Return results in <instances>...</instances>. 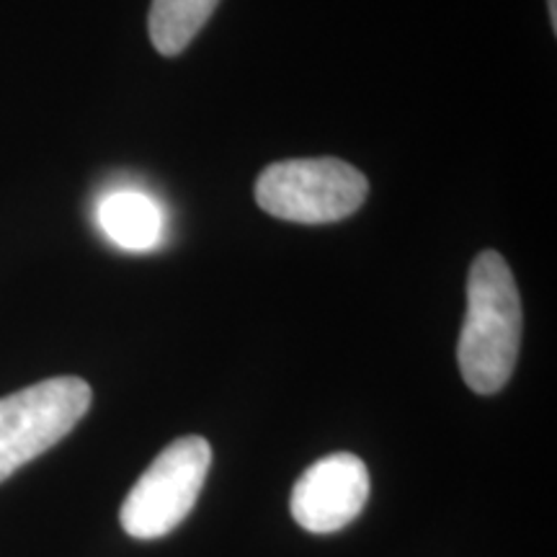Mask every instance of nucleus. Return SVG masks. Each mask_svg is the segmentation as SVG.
<instances>
[{
	"label": "nucleus",
	"mask_w": 557,
	"mask_h": 557,
	"mask_svg": "<svg viewBox=\"0 0 557 557\" xmlns=\"http://www.w3.org/2000/svg\"><path fill=\"white\" fill-rule=\"evenodd\" d=\"M521 297L511 269L496 250H483L470 267L468 312L457 344L459 374L478 395H496L519 359Z\"/></svg>",
	"instance_id": "1"
},
{
	"label": "nucleus",
	"mask_w": 557,
	"mask_h": 557,
	"mask_svg": "<svg viewBox=\"0 0 557 557\" xmlns=\"http://www.w3.org/2000/svg\"><path fill=\"white\" fill-rule=\"evenodd\" d=\"M367 194L364 173L338 158L282 160L256 181V201L263 212L299 225H329L351 218Z\"/></svg>",
	"instance_id": "2"
},
{
	"label": "nucleus",
	"mask_w": 557,
	"mask_h": 557,
	"mask_svg": "<svg viewBox=\"0 0 557 557\" xmlns=\"http://www.w3.org/2000/svg\"><path fill=\"white\" fill-rule=\"evenodd\" d=\"M212 447L201 436H181L152 459L122 504V529L135 540H160L191 513L205 487Z\"/></svg>",
	"instance_id": "3"
},
{
	"label": "nucleus",
	"mask_w": 557,
	"mask_h": 557,
	"mask_svg": "<svg viewBox=\"0 0 557 557\" xmlns=\"http://www.w3.org/2000/svg\"><path fill=\"white\" fill-rule=\"evenodd\" d=\"M88 382L52 377L0 398V483L62 442L88 413Z\"/></svg>",
	"instance_id": "4"
},
{
	"label": "nucleus",
	"mask_w": 557,
	"mask_h": 557,
	"mask_svg": "<svg viewBox=\"0 0 557 557\" xmlns=\"http://www.w3.org/2000/svg\"><path fill=\"white\" fill-rule=\"evenodd\" d=\"M369 472L351 451L318 459L292 487V519L310 534H333L364 511Z\"/></svg>",
	"instance_id": "5"
},
{
	"label": "nucleus",
	"mask_w": 557,
	"mask_h": 557,
	"mask_svg": "<svg viewBox=\"0 0 557 557\" xmlns=\"http://www.w3.org/2000/svg\"><path fill=\"white\" fill-rule=\"evenodd\" d=\"M99 225L111 243L127 250H150L163 238L158 201L139 191H114L101 199Z\"/></svg>",
	"instance_id": "6"
},
{
	"label": "nucleus",
	"mask_w": 557,
	"mask_h": 557,
	"mask_svg": "<svg viewBox=\"0 0 557 557\" xmlns=\"http://www.w3.org/2000/svg\"><path fill=\"white\" fill-rule=\"evenodd\" d=\"M220 0H152L148 32L163 58H176L205 29Z\"/></svg>",
	"instance_id": "7"
},
{
	"label": "nucleus",
	"mask_w": 557,
	"mask_h": 557,
	"mask_svg": "<svg viewBox=\"0 0 557 557\" xmlns=\"http://www.w3.org/2000/svg\"><path fill=\"white\" fill-rule=\"evenodd\" d=\"M549 5V21H553V29H557V0H547Z\"/></svg>",
	"instance_id": "8"
}]
</instances>
